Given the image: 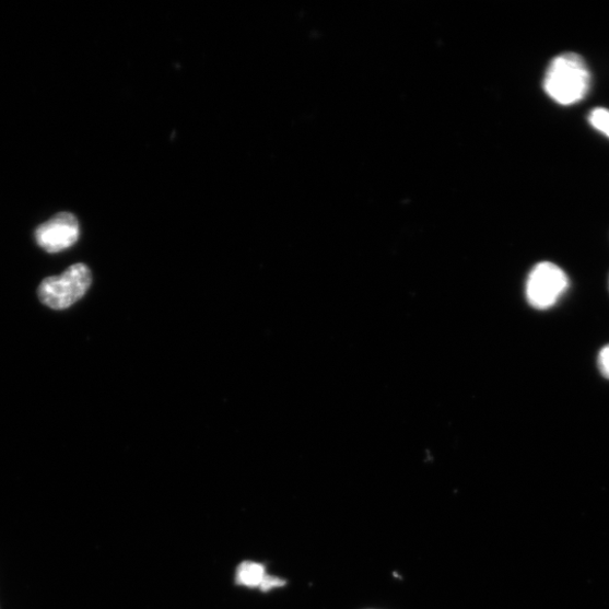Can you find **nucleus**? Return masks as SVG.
I'll use <instances>...</instances> for the list:
<instances>
[{
	"label": "nucleus",
	"instance_id": "obj_7",
	"mask_svg": "<svg viewBox=\"0 0 609 609\" xmlns=\"http://www.w3.org/2000/svg\"><path fill=\"white\" fill-rule=\"evenodd\" d=\"M598 367L600 373L609 379V344L602 348L599 352Z\"/></svg>",
	"mask_w": 609,
	"mask_h": 609
},
{
	"label": "nucleus",
	"instance_id": "obj_3",
	"mask_svg": "<svg viewBox=\"0 0 609 609\" xmlns=\"http://www.w3.org/2000/svg\"><path fill=\"white\" fill-rule=\"evenodd\" d=\"M567 285L569 279L562 269L551 262H542L528 277L527 300L535 308H550L566 292Z\"/></svg>",
	"mask_w": 609,
	"mask_h": 609
},
{
	"label": "nucleus",
	"instance_id": "obj_8",
	"mask_svg": "<svg viewBox=\"0 0 609 609\" xmlns=\"http://www.w3.org/2000/svg\"><path fill=\"white\" fill-rule=\"evenodd\" d=\"M284 581L278 578V577H272V576H267L266 579L263 581L260 589L265 593L270 592L274 588H279L284 586Z\"/></svg>",
	"mask_w": 609,
	"mask_h": 609
},
{
	"label": "nucleus",
	"instance_id": "obj_1",
	"mask_svg": "<svg viewBox=\"0 0 609 609\" xmlns=\"http://www.w3.org/2000/svg\"><path fill=\"white\" fill-rule=\"evenodd\" d=\"M590 83L585 60L577 54L566 52L550 63L544 78V90L557 103L572 105L587 95Z\"/></svg>",
	"mask_w": 609,
	"mask_h": 609
},
{
	"label": "nucleus",
	"instance_id": "obj_6",
	"mask_svg": "<svg viewBox=\"0 0 609 609\" xmlns=\"http://www.w3.org/2000/svg\"><path fill=\"white\" fill-rule=\"evenodd\" d=\"M589 124L599 132L609 138V110L596 107L588 117Z\"/></svg>",
	"mask_w": 609,
	"mask_h": 609
},
{
	"label": "nucleus",
	"instance_id": "obj_5",
	"mask_svg": "<svg viewBox=\"0 0 609 609\" xmlns=\"http://www.w3.org/2000/svg\"><path fill=\"white\" fill-rule=\"evenodd\" d=\"M263 564L245 561L236 570V583L247 588H260L267 577Z\"/></svg>",
	"mask_w": 609,
	"mask_h": 609
},
{
	"label": "nucleus",
	"instance_id": "obj_2",
	"mask_svg": "<svg viewBox=\"0 0 609 609\" xmlns=\"http://www.w3.org/2000/svg\"><path fill=\"white\" fill-rule=\"evenodd\" d=\"M92 284V272L84 263L69 267L58 277L43 280L38 289L40 302L51 309L62 311L81 301Z\"/></svg>",
	"mask_w": 609,
	"mask_h": 609
},
{
	"label": "nucleus",
	"instance_id": "obj_4",
	"mask_svg": "<svg viewBox=\"0 0 609 609\" xmlns=\"http://www.w3.org/2000/svg\"><path fill=\"white\" fill-rule=\"evenodd\" d=\"M81 229L73 213L59 212L35 231V241L48 254H59L73 246L80 238Z\"/></svg>",
	"mask_w": 609,
	"mask_h": 609
}]
</instances>
